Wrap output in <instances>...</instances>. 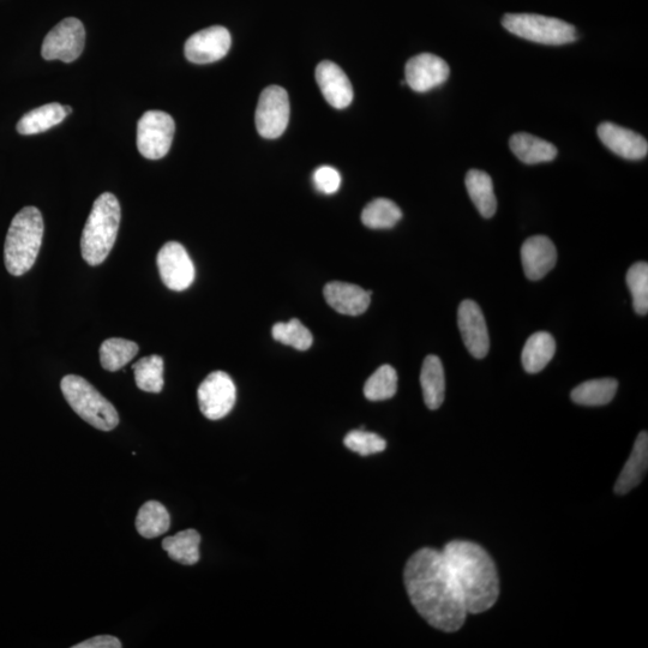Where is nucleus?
Segmentation results:
<instances>
[{
	"label": "nucleus",
	"instance_id": "1",
	"mask_svg": "<svg viewBox=\"0 0 648 648\" xmlns=\"http://www.w3.org/2000/svg\"><path fill=\"white\" fill-rule=\"evenodd\" d=\"M404 580L411 603L431 627L453 633L464 626V598L442 551H417L406 563Z\"/></svg>",
	"mask_w": 648,
	"mask_h": 648
},
{
	"label": "nucleus",
	"instance_id": "2",
	"mask_svg": "<svg viewBox=\"0 0 648 648\" xmlns=\"http://www.w3.org/2000/svg\"><path fill=\"white\" fill-rule=\"evenodd\" d=\"M442 554L464 598L468 614L491 609L500 594V581L488 552L478 544L454 540L444 546Z\"/></svg>",
	"mask_w": 648,
	"mask_h": 648
},
{
	"label": "nucleus",
	"instance_id": "3",
	"mask_svg": "<svg viewBox=\"0 0 648 648\" xmlns=\"http://www.w3.org/2000/svg\"><path fill=\"white\" fill-rule=\"evenodd\" d=\"M44 231V219L38 208L26 207L15 215L4 245L5 267L11 275L21 276L32 269Z\"/></svg>",
	"mask_w": 648,
	"mask_h": 648
},
{
	"label": "nucleus",
	"instance_id": "4",
	"mask_svg": "<svg viewBox=\"0 0 648 648\" xmlns=\"http://www.w3.org/2000/svg\"><path fill=\"white\" fill-rule=\"evenodd\" d=\"M120 204L111 192L96 198L82 232L81 252L89 266H99L113 249L120 225Z\"/></svg>",
	"mask_w": 648,
	"mask_h": 648
},
{
	"label": "nucleus",
	"instance_id": "5",
	"mask_svg": "<svg viewBox=\"0 0 648 648\" xmlns=\"http://www.w3.org/2000/svg\"><path fill=\"white\" fill-rule=\"evenodd\" d=\"M60 388L68 404L84 422L101 431H111L119 424V416L110 401L92 384L76 375L65 376Z\"/></svg>",
	"mask_w": 648,
	"mask_h": 648
},
{
	"label": "nucleus",
	"instance_id": "6",
	"mask_svg": "<svg viewBox=\"0 0 648 648\" xmlns=\"http://www.w3.org/2000/svg\"><path fill=\"white\" fill-rule=\"evenodd\" d=\"M503 27L519 38L542 45H566L576 40V30L567 22L536 14H507Z\"/></svg>",
	"mask_w": 648,
	"mask_h": 648
},
{
	"label": "nucleus",
	"instance_id": "7",
	"mask_svg": "<svg viewBox=\"0 0 648 648\" xmlns=\"http://www.w3.org/2000/svg\"><path fill=\"white\" fill-rule=\"evenodd\" d=\"M174 130L173 118L162 111H148L137 124V148L144 158L159 160L170 152Z\"/></svg>",
	"mask_w": 648,
	"mask_h": 648
},
{
	"label": "nucleus",
	"instance_id": "8",
	"mask_svg": "<svg viewBox=\"0 0 648 648\" xmlns=\"http://www.w3.org/2000/svg\"><path fill=\"white\" fill-rule=\"evenodd\" d=\"M288 120H290V100L286 90L278 86L264 89L255 114L258 134L269 140L278 138L284 134Z\"/></svg>",
	"mask_w": 648,
	"mask_h": 648
},
{
	"label": "nucleus",
	"instance_id": "9",
	"mask_svg": "<svg viewBox=\"0 0 648 648\" xmlns=\"http://www.w3.org/2000/svg\"><path fill=\"white\" fill-rule=\"evenodd\" d=\"M197 398L204 417L210 420L222 419L236 404V384L226 372L214 371L198 387Z\"/></svg>",
	"mask_w": 648,
	"mask_h": 648
},
{
	"label": "nucleus",
	"instance_id": "10",
	"mask_svg": "<svg viewBox=\"0 0 648 648\" xmlns=\"http://www.w3.org/2000/svg\"><path fill=\"white\" fill-rule=\"evenodd\" d=\"M86 42V30L77 18L69 17L57 24L47 34L42 44V58L46 60H62L64 63L74 62L81 56Z\"/></svg>",
	"mask_w": 648,
	"mask_h": 648
},
{
	"label": "nucleus",
	"instance_id": "11",
	"mask_svg": "<svg viewBox=\"0 0 648 648\" xmlns=\"http://www.w3.org/2000/svg\"><path fill=\"white\" fill-rule=\"evenodd\" d=\"M156 262L162 282L172 291H185L195 280L194 262L182 244L166 243L159 251Z\"/></svg>",
	"mask_w": 648,
	"mask_h": 648
},
{
	"label": "nucleus",
	"instance_id": "12",
	"mask_svg": "<svg viewBox=\"0 0 648 648\" xmlns=\"http://www.w3.org/2000/svg\"><path fill=\"white\" fill-rule=\"evenodd\" d=\"M231 44V34L226 28L210 27L190 36L185 42V57L195 64L218 62L230 51Z\"/></svg>",
	"mask_w": 648,
	"mask_h": 648
},
{
	"label": "nucleus",
	"instance_id": "13",
	"mask_svg": "<svg viewBox=\"0 0 648 648\" xmlns=\"http://www.w3.org/2000/svg\"><path fill=\"white\" fill-rule=\"evenodd\" d=\"M458 324L462 340L474 358L482 359L488 354L490 338L482 309L473 300H464L459 306Z\"/></svg>",
	"mask_w": 648,
	"mask_h": 648
},
{
	"label": "nucleus",
	"instance_id": "14",
	"mask_svg": "<svg viewBox=\"0 0 648 648\" xmlns=\"http://www.w3.org/2000/svg\"><path fill=\"white\" fill-rule=\"evenodd\" d=\"M449 66L440 57L422 53L408 60L405 68L406 83L414 92L425 93L448 80Z\"/></svg>",
	"mask_w": 648,
	"mask_h": 648
},
{
	"label": "nucleus",
	"instance_id": "15",
	"mask_svg": "<svg viewBox=\"0 0 648 648\" xmlns=\"http://www.w3.org/2000/svg\"><path fill=\"white\" fill-rule=\"evenodd\" d=\"M521 261L527 279H543L555 267L557 261L554 243L545 236L528 238L521 248Z\"/></svg>",
	"mask_w": 648,
	"mask_h": 648
},
{
	"label": "nucleus",
	"instance_id": "16",
	"mask_svg": "<svg viewBox=\"0 0 648 648\" xmlns=\"http://www.w3.org/2000/svg\"><path fill=\"white\" fill-rule=\"evenodd\" d=\"M316 80L329 105L338 108V110L351 105L353 100L352 84L340 66L328 62V60L318 64Z\"/></svg>",
	"mask_w": 648,
	"mask_h": 648
},
{
	"label": "nucleus",
	"instance_id": "17",
	"mask_svg": "<svg viewBox=\"0 0 648 648\" xmlns=\"http://www.w3.org/2000/svg\"><path fill=\"white\" fill-rule=\"evenodd\" d=\"M598 136L611 152L628 160L644 159L648 153V143L636 132L622 128L614 123L599 125Z\"/></svg>",
	"mask_w": 648,
	"mask_h": 648
},
{
	"label": "nucleus",
	"instance_id": "18",
	"mask_svg": "<svg viewBox=\"0 0 648 648\" xmlns=\"http://www.w3.org/2000/svg\"><path fill=\"white\" fill-rule=\"evenodd\" d=\"M323 294L330 308L339 314L359 316L368 310L372 292L358 285L334 281L324 287Z\"/></svg>",
	"mask_w": 648,
	"mask_h": 648
},
{
	"label": "nucleus",
	"instance_id": "19",
	"mask_svg": "<svg viewBox=\"0 0 648 648\" xmlns=\"http://www.w3.org/2000/svg\"><path fill=\"white\" fill-rule=\"evenodd\" d=\"M648 467V435L646 431L640 432L636 438L633 452L627 464L624 465L620 477L617 479L615 491L617 494H628L644 479Z\"/></svg>",
	"mask_w": 648,
	"mask_h": 648
},
{
	"label": "nucleus",
	"instance_id": "20",
	"mask_svg": "<svg viewBox=\"0 0 648 648\" xmlns=\"http://www.w3.org/2000/svg\"><path fill=\"white\" fill-rule=\"evenodd\" d=\"M509 146L516 158L527 165L549 162L557 156V148L554 144L525 132L510 138Z\"/></svg>",
	"mask_w": 648,
	"mask_h": 648
},
{
	"label": "nucleus",
	"instance_id": "21",
	"mask_svg": "<svg viewBox=\"0 0 648 648\" xmlns=\"http://www.w3.org/2000/svg\"><path fill=\"white\" fill-rule=\"evenodd\" d=\"M420 386L423 389L425 405L430 410L440 408L446 393V378L441 359L437 356L431 354L425 358L420 372Z\"/></svg>",
	"mask_w": 648,
	"mask_h": 648
},
{
	"label": "nucleus",
	"instance_id": "22",
	"mask_svg": "<svg viewBox=\"0 0 648 648\" xmlns=\"http://www.w3.org/2000/svg\"><path fill=\"white\" fill-rule=\"evenodd\" d=\"M555 352L554 336L546 332L534 333L528 338L522 350V366L528 374H538L554 358Z\"/></svg>",
	"mask_w": 648,
	"mask_h": 648
},
{
	"label": "nucleus",
	"instance_id": "23",
	"mask_svg": "<svg viewBox=\"0 0 648 648\" xmlns=\"http://www.w3.org/2000/svg\"><path fill=\"white\" fill-rule=\"evenodd\" d=\"M466 189L478 212L486 219L492 218L497 209L494 184L488 173L471 170L466 176Z\"/></svg>",
	"mask_w": 648,
	"mask_h": 648
},
{
	"label": "nucleus",
	"instance_id": "24",
	"mask_svg": "<svg viewBox=\"0 0 648 648\" xmlns=\"http://www.w3.org/2000/svg\"><path fill=\"white\" fill-rule=\"evenodd\" d=\"M66 117L64 106L53 102L24 114L17 124V131L26 136L41 134L62 123Z\"/></svg>",
	"mask_w": 648,
	"mask_h": 648
},
{
	"label": "nucleus",
	"instance_id": "25",
	"mask_svg": "<svg viewBox=\"0 0 648 648\" xmlns=\"http://www.w3.org/2000/svg\"><path fill=\"white\" fill-rule=\"evenodd\" d=\"M201 536L195 530H185L162 540V549L173 561L194 566L200 561Z\"/></svg>",
	"mask_w": 648,
	"mask_h": 648
},
{
	"label": "nucleus",
	"instance_id": "26",
	"mask_svg": "<svg viewBox=\"0 0 648 648\" xmlns=\"http://www.w3.org/2000/svg\"><path fill=\"white\" fill-rule=\"evenodd\" d=\"M170 526V514L161 503L149 501L138 510L136 528L143 538L160 537L168 531Z\"/></svg>",
	"mask_w": 648,
	"mask_h": 648
},
{
	"label": "nucleus",
	"instance_id": "27",
	"mask_svg": "<svg viewBox=\"0 0 648 648\" xmlns=\"http://www.w3.org/2000/svg\"><path fill=\"white\" fill-rule=\"evenodd\" d=\"M618 383L614 378H600L581 383L572 392V400L582 406H604L615 398Z\"/></svg>",
	"mask_w": 648,
	"mask_h": 648
},
{
	"label": "nucleus",
	"instance_id": "28",
	"mask_svg": "<svg viewBox=\"0 0 648 648\" xmlns=\"http://www.w3.org/2000/svg\"><path fill=\"white\" fill-rule=\"evenodd\" d=\"M140 347L134 341L112 338L102 342L100 363L107 371H118L137 356Z\"/></svg>",
	"mask_w": 648,
	"mask_h": 648
},
{
	"label": "nucleus",
	"instance_id": "29",
	"mask_svg": "<svg viewBox=\"0 0 648 648\" xmlns=\"http://www.w3.org/2000/svg\"><path fill=\"white\" fill-rule=\"evenodd\" d=\"M402 218L398 204L388 198H376L366 206L362 213V222L372 230H387L392 228Z\"/></svg>",
	"mask_w": 648,
	"mask_h": 648
},
{
	"label": "nucleus",
	"instance_id": "30",
	"mask_svg": "<svg viewBox=\"0 0 648 648\" xmlns=\"http://www.w3.org/2000/svg\"><path fill=\"white\" fill-rule=\"evenodd\" d=\"M132 369L137 387L143 392L158 394L164 388V359L160 356L144 357Z\"/></svg>",
	"mask_w": 648,
	"mask_h": 648
},
{
	"label": "nucleus",
	"instance_id": "31",
	"mask_svg": "<svg viewBox=\"0 0 648 648\" xmlns=\"http://www.w3.org/2000/svg\"><path fill=\"white\" fill-rule=\"evenodd\" d=\"M396 390H398V374L393 366L382 365L366 381L364 395L370 401H383L392 399Z\"/></svg>",
	"mask_w": 648,
	"mask_h": 648
},
{
	"label": "nucleus",
	"instance_id": "32",
	"mask_svg": "<svg viewBox=\"0 0 648 648\" xmlns=\"http://www.w3.org/2000/svg\"><path fill=\"white\" fill-rule=\"evenodd\" d=\"M273 338L286 346L296 348L298 351H306L312 346L314 338L308 328L297 318L290 322L275 323L272 329Z\"/></svg>",
	"mask_w": 648,
	"mask_h": 648
},
{
	"label": "nucleus",
	"instance_id": "33",
	"mask_svg": "<svg viewBox=\"0 0 648 648\" xmlns=\"http://www.w3.org/2000/svg\"><path fill=\"white\" fill-rule=\"evenodd\" d=\"M627 285L632 293L634 310L639 315H646L648 312V264L646 262L635 263L629 268Z\"/></svg>",
	"mask_w": 648,
	"mask_h": 648
},
{
	"label": "nucleus",
	"instance_id": "34",
	"mask_svg": "<svg viewBox=\"0 0 648 648\" xmlns=\"http://www.w3.org/2000/svg\"><path fill=\"white\" fill-rule=\"evenodd\" d=\"M344 443L352 452L363 456L381 453L387 447L386 441L381 436L365 430L348 432Z\"/></svg>",
	"mask_w": 648,
	"mask_h": 648
},
{
	"label": "nucleus",
	"instance_id": "35",
	"mask_svg": "<svg viewBox=\"0 0 648 648\" xmlns=\"http://www.w3.org/2000/svg\"><path fill=\"white\" fill-rule=\"evenodd\" d=\"M314 184L322 194L333 195L340 189V173L334 167H318L314 173Z\"/></svg>",
	"mask_w": 648,
	"mask_h": 648
},
{
	"label": "nucleus",
	"instance_id": "36",
	"mask_svg": "<svg viewBox=\"0 0 648 648\" xmlns=\"http://www.w3.org/2000/svg\"><path fill=\"white\" fill-rule=\"evenodd\" d=\"M122 642L112 635H99L74 646V648H122Z\"/></svg>",
	"mask_w": 648,
	"mask_h": 648
},
{
	"label": "nucleus",
	"instance_id": "37",
	"mask_svg": "<svg viewBox=\"0 0 648 648\" xmlns=\"http://www.w3.org/2000/svg\"><path fill=\"white\" fill-rule=\"evenodd\" d=\"M64 110H65L66 114H68V116L72 112V108L70 106H64Z\"/></svg>",
	"mask_w": 648,
	"mask_h": 648
}]
</instances>
